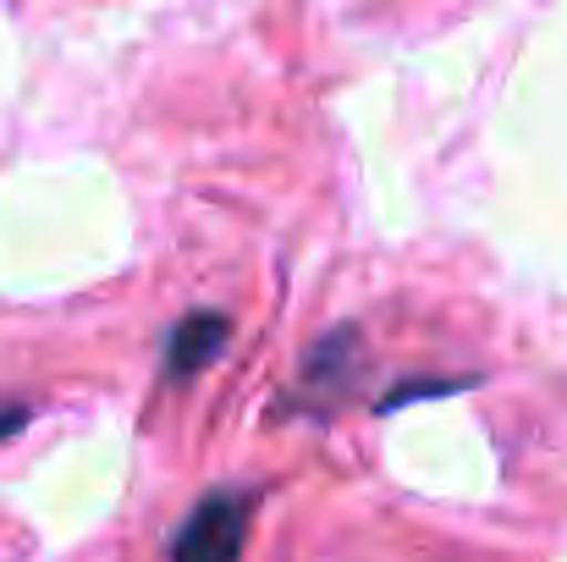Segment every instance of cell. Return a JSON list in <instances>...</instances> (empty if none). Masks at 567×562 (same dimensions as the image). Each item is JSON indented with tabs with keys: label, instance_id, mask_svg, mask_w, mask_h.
Masks as SVG:
<instances>
[{
	"label": "cell",
	"instance_id": "cell-4",
	"mask_svg": "<svg viewBox=\"0 0 567 562\" xmlns=\"http://www.w3.org/2000/svg\"><path fill=\"white\" fill-rule=\"evenodd\" d=\"M463 386H474V380H402L380 397V413H391L402 402H419V397H446V391H463Z\"/></svg>",
	"mask_w": 567,
	"mask_h": 562
},
{
	"label": "cell",
	"instance_id": "cell-5",
	"mask_svg": "<svg viewBox=\"0 0 567 562\" xmlns=\"http://www.w3.org/2000/svg\"><path fill=\"white\" fill-rule=\"evenodd\" d=\"M22 425H28V402H11V408H0V441H6V436H17Z\"/></svg>",
	"mask_w": 567,
	"mask_h": 562
},
{
	"label": "cell",
	"instance_id": "cell-1",
	"mask_svg": "<svg viewBox=\"0 0 567 562\" xmlns=\"http://www.w3.org/2000/svg\"><path fill=\"white\" fill-rule=\"evenodd\" d=\"M254 524V491H209L172 541V562H237Z\"/></svg>",
	"mask_w": 567,
	"mask_h": 562
},
{
	"label": "cell",
	"instance_id": "cell-2",
	"mask_svg": "<svg viewBox=\"0 0 567 562\" xmlns=\"http://www.w3.org/2000/svg\"><path fill=\"white\" fill-rule=\"evenodd\" d=\"M226 343H231V320L220 309H193L188 320H177L172 337H166V375L172 380L204 375L226 354Z\"/></svg>",
	"mask_w": 567,
	"mask_h": 562
},
{
	"label": "cell",
	"instance_id": "cell-3",
	"mask_svg": "<svg viewBox=\"0 0 567 562\" xmlns=\"http://www.w3.org/2000/svg\"><path fill=\"white\" fill-rule=\"evenodd\" d=\"M353 348H359V326H337L331 337H320V343L309 348L303 375H309V380H320V386L348 380V370H353Z\"/></svg>",
	"mask_w": 567,
	"mask_h": 562
}]
</instances>
